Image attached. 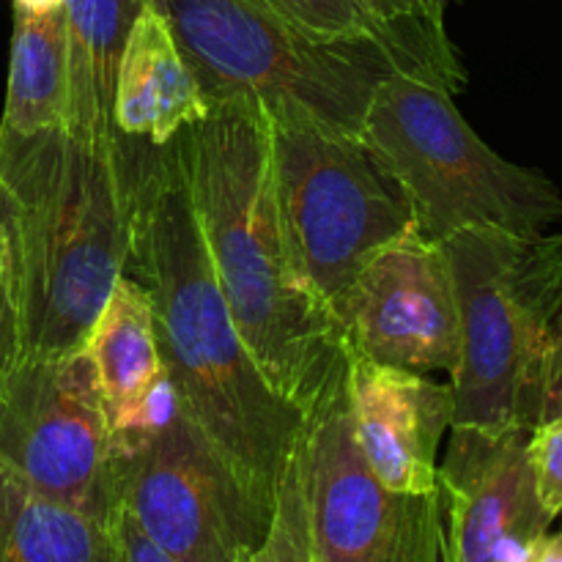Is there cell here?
I'll return each mask as SVG.
<instances>
[{"instance_id": "11", "label": "cell", "mask_w": 562, "mask_h": 562, "mask_svg": "<svg viewBox=\"0 0 562 562\" xmlns=\"http://www.w3.org/2000/svg\"><path fill=\"white\" fill-rule=\"evenodd\" d=\"M344 349L409 371L453 373L461 318L445 245L409 231L357 272L333 305Z\"/></svg>"}, {"instance_id": "25", "label": "cell", "mask_w": 562, "mask_h": 562, "mask_svg": "<svg viewBox=\"0 0 562 562\" xmlns=\"http://www.w3.org/2000/svg\"><path fill=\"white\" fill-rule=\"evenodd\" d=\"M562 415V311L554 322L547 357V382H543V420ZM541 420V423H543Z\"/></svg>"}, {"instance_id": "24", "label": "cell", "mask_w": 562, "mask_h": 562, "mask_svg": "<svg viewBox=\"0 0 562 562\" xmlns=\"http://www.w3.org/2000/svg\"><path fill=\"white\" fill-rule=\"evenodd\" d=\"M362 9L379 22L409 20V16H445L450 0H360Z\"/></svg>"}, {"instance_id": "17", "label": "cell", "mask_w": 562, "mask_h": 562, "mask_svg": "<svg viewBox=\"0 0 562 562\" xmlns=\"http://www.w3.org/2000/svg\"><path fill=\"white\" fill-rule=\"evenodd\" d=\"M69 121V44L64 9L53 14L14 11L9 86L0 130L38 135Z\"/></svg>"}, {"instance_id": "5", "label": "cell", "mask_w": 562, "mask_h": 562, "mask_svg": "<svg viewBox=\"0 0 562 562\" xmlns=\"http://www.w3.org/2000/svg\"><path fill=\"white\" fill-rule=\"evenodd\" d=\"M442 245L461 318L450 428L532 431L543 420L549 340L562 311V234L475 228Z\"/></svg>"}, {"instance_id": "20", "label": "cell", "mask_w": 562, "mask_h": 562, "mask_svg": "<svg viewBox=\"0 0 562 562\" xmlns=\"http://www.w3.org/2000/svg\"><path fill=\"white\" fill-rule=\"evenodd\" d=\"M261 3L318 36H357L387 25L373 20L360 0H261Z\"/></svg>"}, {"instance_id": "9", "label": "cell", "mask_w": 562, "mask_h": 562, "mask_svg": "<svg viewBox=\"0 0 562 562\" xmlns=\"http://www.w3.org/2000/svg\"><path fill=\"white\" fill-rule=\"evenodd\" d=\"M0 464L44 497L108 525L119 505L113 431L82 349L22 355L0 379Z\"/></svg>"}, {"instance_id": "15", "label": "cell", "mask_w": 562, "mask_h": 562, "mask_svg": "<svg viewBox=\"0 0 562 562\" xmlns=\"http://www.w3.org/2000/svg\"><path fill=\"white\" fill-rule=\"evenodd\" d=\"M80 349L97 376L110 431H121L165 373L151 300L132 274L115 280Z\"/></svg>"}, {"instance_id": "2", "label": "cell", "mask_w": 562, "mask_h": 562, "mask_svg": "<svg viewBox=\"0 0 562 562\" xmlns=\"http://www.w3.org/2000/svg\"><path fill=\"white\" fill-rule=\"evenodd\" d=\"M173 146L236 329L263 379L307 417L344 384L346 349L333 311L291 263L267 110L250 97L214 102Z\"/></svg>"}, {"instance_id": "21", "label": "cell", "mask_w": 562, "mask_h": 562, "mask_svg": "<svg viewBox=\"0 0 562 562\" xmlns=\"http://www.w3.org/2000/svg\"><path fill=\"white\" fill-rule=\"evenodd\" d=\"M527 461L538 503L552 519H558L562 516V415L532 428L527 437Z\"/></svg>"}, {"instance_id": "13", "label": "cell", "mask_w": 562, "mask_h": 562, "mask_svg": "<svg viewBox=\"0 0 562 562\" xmlns=\"http://www.w3.org/2000/svg\"><path fill=\"white\" fill-rule=\"evenodd\" d=\"M346 398L357 448L401 494L439 492V445L453 426L450 384L346 351Z\"/></svg>"}, {"instance_id": "18", "label": "cell", "mask_w": 562, "mask_h": 562, "mask_svg": "<svg viewBox=\"0 0 562 562\" xmlns=\"http://www.w3.org/2000/svg\"><path fill=\"white\" fill-rule=\"evenodd\" d=\"M0 562H110L108 530L0 464Z\"/></svg>"}, {"instance_id": "19", "label": "cell", "mask_w": 562, "mask_h": 562, "mask_svg": "<svg viewBox=\"0 0 562 562\" xmlns=\"http://www.w3.org/2000/svg\"><path fill=\"white\" fill-rule=\"evenodd\" d=\"M250 562H316L311 527H307L305 497H302L300 442H296L291 459L285 461L278 494H274L272 521H269L267 536H263L261 547L256 549Z\"/></svg>"}, {"instance_id": "10", "label": "cell", "mask_w": 562, "mask_h": 562, "mask_svg": "<svg viewBox=\"0 0 562 562\" xmlns=\"http://www.w3.org/2000/svg\"><path fill=\"white\" fill-rule=\"evenodd\" d=\"M300 481L316 562H442V499L384 486L357 448L346 379L307 415Z\"/></svg>"}, {"instance_id": "12", "label": "cell", "mask_w": 562, "mask_h": 562, "mask_svg": "<svg viewBox=\"0 0 562 562\" xmlns=\"http://www.w3.org/2000/svg\"><path fill=\"white\" fill-rule=\"evenodd\" d=\"M530 431L450 428V448L439 464L442 562H494L510 532L547 536L552 516L538 503L527 461Z\"/></svg>"}, {"instance_id": "7", "label": "cell", "mask_w": 562, "mask_h": 562, "mask_svg": "<svg viewBox=\"0 0 562 562\" xmlns=\"http://www.w3.org/2000/svg\"><path fill=\"white\" fill-rule=\"evenodd\" d=\"M269 143L291 263L333 311L382 247L417 231L415 214L362 135L305 119H269Z\"/></svg>"}, {"instance_id": "4", "label": "cell", "mask_w": 562, "mask_h": 562, "mask_svg": "<svg viewBox=\"0 0 562 562\" xmlns=\"http://www.w3.org/2000/svg\"><path fill=\"white\" fill-rule=\"evenodd\" d=\"M162 14L209 104L250 97L269 119H305L362 135L384 77L417 71L453 88L467 77L442 16L373 33L318 36L261 0H148Z\"/></svg>"}, {"instance_id": "26", "label": "cell", "mask_w": 562, "mask_h": 562, "mask_svg": "<svg viewBox=\"0 0 562 562\" xmlns=\"http://www.w3.org/2000/svg\"><path fill=\"white\" fill-rule=\"evenodd\" d=\"M532 562H562V527L558 532H552V536L547 532V536L541 538Z\"/></svg>"}, {"instance_id": "8", "label": "cell", "mask_w": 562, "mask_h": 562, "mask_svg": "<svg viewBox=\"0 0 562 562\" xmlns=\"http://www.w3.org/2000/svg\"><path fill=\"white\" fill-rule=\"evenodd\" d=\"M119 503L179 562H250L274 503L256 492L184 415L132 448H113Z\"/></svg>"}, {"instance_id": "23", "label": "cell", "mask_w": 562, "mask_h": 562, "mask_svg": "<svg viewBox=\"0 0 562 562\" xmlns=\"http://www.w3.org/2000/svg\"><path fill=\"white\" fill-rule=\"evenodd\" d=\"M104 530H108L110 562H179L140 530L124 503L115 505Z\"/></svg>"}, {"instance_id": "6", "label": "cell", "mask_w": 562, "mask_h": 562, "mask_svg": "<svg viewBox=\"0 0 562 562\" xmlns=\"http://www.w3.org/2000/svg\"><path fill=\"white\" fill-rule=\"evenodd\" d=\"M453 97L434 77L395 71L376 86L362 124V140L409 201L417 234L439 245L475 228L549 234L562 223L558 184L499 157Z\"/></svg>"}, {"instance_id": "14", "label": "cell", "mask_w": 562, "mask_h": 562, "mask_svg": "<svg viewBox=\"0 0 562 562\" xmlns=\"http://www.w3.org/2000/svg\"><path fill=\"white\" fill-rule=\"evenodd\" d=\"M209 115V102L168 22L151 3L137 14L113 91V124L124 140L165 146Z\"/></svg>"}, {"instance_id": "1", "label": "cell", "mask_w": 562, "mask_h": 562, "mask_svg": "<svg viewBox=\"0 0 562 562\" xmlns=\"http://www.w3.org/2000/svg\"><path fill=\"white\" fill-rule=\"evenodd\" d=\"M132 176L126 274L146 289L181 412L274 503L305 412L263 379L228 311L173 140H124Z\"/></svg>"}, {"instance_id": "3", "label": "cell", "mask_w": 562, "mask_h": 562, "mask_svg": "<svg viewBox=\"0 0 562 562\" xmlns=\"http://www.w3.org/2000/svg\"><path fill=\"white\" fill-rule=\"evenodd\" d=\"M0 217L20 305L22 355L80 349L132 241L124 137L0 130Z\"/></svg>"}, {"instance_id": "22", "label": "cell", "mask_w": 562, "mask_h": 562, "mask_svg": "<svg viewBox=\"0 0 562 562\" xmlns=\"http://www.w3.org/2000/svg\"><path fill=\"white\" fill-rule=\"evenodd\" d=\"M22 357L20 305H16L14 269H11L9 239H5L3 217H0V379L14 368Z\"/></svg>"}, {"instance_id": "27", "label": "cell", "mask_w": 562, "mask_h": 562, "mask_svg": "<svg viewBox=\"0 0 562 562\" xmlns=\"http://www.w3.org/2000/svg\"><path fill=\"white\" fill-rule=\"evenodd\" d=\"M66 5V0H14V11H27V14H53Z\"/></svg>"}, {"instance_id": "16", "label": "cell", "mask_w": 562, "mask_h": 562, "mask_svg": "<svg viewBox=\"0 0 562 562\" xmlns=\"http://www.w3.org/2000/svg\"><path fill=\"white\" fill-rule=\"evenodd\" d=\"M146 5L148 0H66L69 132L93 140L119 137L113 124L115 71L126 36Z\"/></svg>"}]
</instances>
